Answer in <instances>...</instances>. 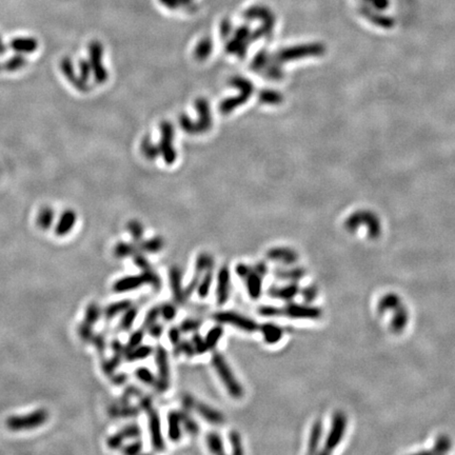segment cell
<instances>
[{
  "label": "cell",
  "mask_w": 455,
  "mask_h": 455,
  "mask_svg": "<svg viewBox=\"0 0 455 455\" xmlns=\"http://www.w3.org/2000/svg\"><path fill=\"white\" fill-rule=\"evenodd\" d=\"M213 368L221 379L227 392L234 399H240L243 396V388L241 383L234 375L231 367L226 361L225 356L221 352H214L211 358Z\"/></svg>",
  "instance_id": "6da1fadb"
},
{
  "label": "cell",
  "mask_w": 455,
  "mask_h": 455,
  "mask_svg": "<svg viewBox=\"0 0 455 455\" xmlns=\"http://www.w3.org/2000/svg\"><path fill=\"white\" fill-rule=\"evenodd\" d=\"M49 412L46 409H38L28 415L11 416L6 418L5 426L11 431H25L45 425L49 419Z\"/></svg>",
  "instance_id": "7a4b0ae2"
},
{
  "label": "cell",
  "mask_w": 455,
  "mask_h": 455,
  "mask_svg": "<svg viewBox=\"0 0 455 455\" xmlns=\"http://www.w3.org/2000/svg\"><path fill=\"white\" fill-rule=\"evenodd\" d=\"M155 364L157 368V380L154 389L158 393H164L170 388V363L167 349L162 345H157L154 349Z\"/></svg>",
  "instance_id": "3957f363"
},
{
  "label": "cell",
  "mask_w": 455,
  "mask_h": 455,
  "mask_svg": "<svg viewBox=\"0 0 455 455\" xmlns=\"http://www.w3.org/2000/svg\"><path fill=\"white\" fill-rule=\"evenodd\" d=\"M212 318L217 323L230 325L248 333H253L259 329V325L254 319L235 311H217L212 315Z\"/></svg>",
  "instance_id": "277c9868"
},
{
  "label": "cell",
  "mask_w": 455,
  "mask_h": 455,
  "mask_svg": "<svg viewBox=\"0 0 455 455\" xmlns=\"http://www.w3.org/2000/svg\"><path fill=\"white\" fill-rule=\"evenodd\" d=\"M154 275V270L149 269L142 271L139 274L124 276L113 284V291L115 293H126L137 290L145 285H150Z\"/></svg>",
  "instance_id": "5b68a950"
},
{
  "label": "cell",
  "mask_w": 455,
  "mask_h": 455,
  "mask_svg": "<svg viewBox=\"0 0 455 455\" xmlns=\"http://www.w3.org/2000/svg\"><path fill=\"white\" fill-rule=\"evenodd\" d=\"M148 417V429L150 434L152 447L155 451H163L165 449V442L162 433L161 419L157 410L154 407L146 411Z\"/></svg>",
  "instance_id": "8992f818"
},
{
  "label": "cell",
  "mask_w": 455,
  "mask_h": 455,
  "mask_svg": "<svg viewBox=\"0 0 455 455\" xmlns=\"http://www.w3.org/2000/svg\"><path fill=\"white\" fill-rule=\"evenodd\" d=\"M216 303L220 307L225 305L231 294V271L229 267L223 266L216 275Z\"/></svg>",
  "instance_id": "52a82bcc"
},
{
  "label": "cell",
  "mask_w": 455,
  "mask_h": 455,
  "mask_svg": "<svg viewBox=\"0 0 455 455\" xmlns=\"http://www.w3.org/2000/svg\"><path fill=\"white\" fill-rule=\"evenodd\" d=\"M169 281L174 303L181 305L187 302L185 297V288L182 286V273L178 266H172L169 270Z\"/></svg>",
  "instance_id": "ba28073f"
},
{
  "label": "cell",
  "mask_w": 455,
  "mask_h": 455,
  "mask_svg": "<svg viewBox=\"0 0 455 455\" xmlns=\"http://www.w3.org/2000/svg\"><path fill=\"white\" fill-rule=\"evenodd\" d=\"M193 410H195L198 415L203 417L209 424L213 426H221L225 424L226 418L221 411H218L217 409L206 404L204 401H199L196 399Z\"/></svg>",
  "instance_id": "9c48e42d"
},
{
  "label": "cell",
  "mask_w": 455,
  "mask_h": 455,
  "mask_svg": "<svg viewBox=\"0 0 455 455\" xmlns=\"http://www.w3.org/2000/svg\"><path fill=\"white\" fill-rule=\"evenodd\" d=\"M347 421L343 414H336L334 419H333V424H332L331 427V432L330 435L327 440L326 443V449L327 451H332L335 447L336 445H338L343 439L344 433H345V429H346Z\"/></svg>",
  "instance_id": "30bf717a"
},
{
  "label": "cell",
  "mask_w": 455,
  "mask_h": 455,
  "mask_svg": "<svg viewBox=\"0 0 455 455\" xmlns=\"http://www.w3.org/2000/svg\"><path fill=\"white\" fill-rule=\"evenodd\" d=\"M142 410L138 406L130 404H113L108 408V414L112 418H133L141 414Z\"/></svg>",
  "instance_id": "8fae6325"
},
{
  "label": "cell",
  "mask_w": 455,
  "mask_h": 455,
  "mask_svg": "<svg viewBox=\"0 0 455 455\" xmlns=\"http://www.w3.org/2000/svg\"><path fill=\"white\" fill-rule=\"evenodd\" d=\"M168 436L173 443H178L182 436V425L179 411L172 410L168 413Z\"/></svg>",
  "instance_id": "7c38bea8"
},
{
  "label": "cell",
  "mask_w": 455,
  "mask_h": 455,
  "mask_svg": "<svg viewBox=\"0 0 455 455\" xmlns=\"http://www.w3.org/2000/svg\"><path fill=\"white\" fill-rule=\"evenodd\" d=\"M262 278L264 277H262L260 274H258L257 272H255L252 267V271L250 272V274L243 279V281L246 282V289H247L248 295L250 296L251 300L256 301L261 296Z\"/></svg>",
  "instance_id": "4fadbf2b"
},
{
  "label": "cell",
  "mask_w": 455,
  "mask_h": 455,
  "mask_svg": "<svg viewBox=\"0 0 455 455\" xmlns=\"http://www.w3.org/2000/svg\"><path fill=\"white\" fill-rule=\"evenodd\" d=\"M77 216L75 212H73L72 210H67L65 213L61 215L60 220L55 228V233L59 237H64L65 235L69 234L72 231L73 227L76 223Z\"/></svg>",
  "instance_id": "5bb4252c"
},
{
  "label": "cell",
  "mask_w": 455,
  "mask_h": 455,
  "mask_svg": "<svg viewBox=\"0 0 455 455\" xmlns=\"http://www.w3.org/2000/svg\"><path fill=\"white\" fill-rule=\"evenodd\" d=\"M213 281H214V265L209 267L199 279V284L196 289V293L199 299L205 300L209 296L210 291H211V287L213 285Z\"/></svg>",
  "instance_id": "9a60e30c"
},
{
  "label": "cell",
  "mask_w": 455,
  "mask_h": 455,
  "mask_svg": "<svg viewBox=\"0 0 455 455\" xmlns=\"http://www.w3.org/2000/svg\"><path fill=\"white\" fill-rule=\"evenodd\" d=\"M258 330L261 332L262 335H264L266 343L271 345L278 343V341L282 339L284 334L283 329L277 325H274L272 322L262 323L261 326H259Z\"/></svg>",
  "instance_id": "2e32d148"
},
{
  "label": "cell",
  "mask_w": 455,
  "mask_h": 455,
  "mask_svg": "<svg viewBox=\"0 0 455 455\" xmlns=\"http://www.w3.org/2000/svg\"><path fill=\"white\" fill-rule=\"evenodd\" d=\"M153 353H154V348L152 346L141 344L139 346L127 351L125 355V360L128 363H134V362L146 360V358L150 357Z\"/></svg>",
  "instance_id": "e0dca14e"
},
{
  "label": "cell",
  "mask_w": 455,
  "mask_h": 455,
  "mask_svg": "<svg viewBox=\"0 0 455 455\" xmlns=\"http://www.w3.org/2000/svg\"><path fill=\"white\" fill-rule=\"evenodd\" d=\"M11 48L17 53H33L38 48V41L31 37H19L11 41Z\"/></svg>",
  "instance_id": "ac0fdd59"
},
{
  "label": "cell",
  "mask_w": 455,
  "mask_h": 455,
  "mask_svg": "<svg viewBox=\"0 0 455 455\" xmlns=\"http://www.w3.org/2000/svg\"><path fill=\"white\" fill-rule=\"evenodd\" d=\"M132 304H133V303H132V301H130V300H121V301H117V302H114L112 303H109L102 311L103 317L106 318L107 320H111L114 317H116L117 315L124 313Z\"/></svg>",
  "instance_id": "d6986e66"
},
{
  "label": "cell",
  "mask_w": 455,
  "mask_h": 455,
  "mask_svg": "<svg viewBox=\"0 0 455 455\" xmlns=\"http://www.w3.org/2000/svg\"><path fill=\"white\" fill-rule=\"evenodd\" d=\"M297 291H299V288H297L296 285H288V286L281 287V288H277L275 286L271 287L269 289L268 293H269V296L274 297V299L288 301V300H291L292 297H294Z\"/></svg>",
  "instance_id": "ffe728a7"
},
{
  "label": "cell",
  "mask_w": 455,
  "mask_h": 455,
  "mask_svg": "<svg viewBox=\"0 0 455 455\" xmlns=\"http://www.w3.org/2000/svg\"><path fill=\"white\" fill-rule=\"evenodd\" d=\"M180 419L182 429H185V431L191 436H197L200 432V427L198 423L195 421L194 417H192L191 413L187 410H180Z\"/></svg>",
  "instance_id": "44dd1931"
},
{
  "label": "cell",
  "mask_w": 455,
  "mask_h": 455,
  "mask_svg": "<svg viewBox=\"0 0 455 455\" xmlns=\"http://www.w3.org/2000/svg\"><path fill=\"white\" fill-rule=\"evenodd\" d=\"M139 309L137 305L132 304L130 308H128L121 315V318L119 321V329L124 332H128L132 329L134 322L138 316Z\"/></svg>",
  "instance_id": "7402d4cb"
},
{
  "label": "cell",
  "mask_w": 455,
  "mask_h": 455,
  "mask_svg": "<svg viewBox=\"0 0 455 455\" xmlns=\"http://www.w3.org/2000/svg\"><path fill=\"white\" fill-rule=\"evenodd\" d=\"M267 256L269 259L275 260L277 262H283V264H292L296 259L294 253L288 249L275 248L268 251Z\"/></svg>",
  "instance_id": "603a6c76"
},
{
  "label": "cell",
  "mask_w": 455,
  "mask_h": 455,
  "mask_svg": "<svg viewBox=\"0 0 455 455\" xmlns=\"http://www.w3.org/2000/svg\"><path fill=\"white\" fill-rule=\"evenodd\" d=\"M224 332L225 330H224L222 323H217V325L213 326L207 332V334L205 336V340H206V344H207L209 351H212V350L216 348L217 344L220 343L224 335Z\"/></svg>",
  "instance_id": "cb8c5ba5"
},
{
  "label": "cell",
  "mask_w": 455,
  "mask_h": 455,
  "mask_svg": "<svg viewBox=\"0 0 455 455\" xmlns=\"http://www.w3.org/2000/svg\"><path fill=\"white\" fill-rule=\"evenodd\" d=\"M209 451L213 454H225V445L222 436L217 432H209L206 436Z\"/></svg>",
  "instance_id": "d4e9b609"
},
{
  "label": "cell",
  "mask_w": 455,
  "mask_h": 455,
  "mask_svg": "<svg viewBox=\"0 0 455 455\" xmlns=\"http://www.w3.org/2000/svg\"><path fill=\"white\" fill-rule=\"evenodd\" d=\"M54 217L55 213L53 211V209L50 207H43L38 213L37 216V225L40 228L41 230H49L51 226L54 223Z\"/></svg>",
  "instance_id": "484cf974"
},
{
  "label": "cell",
  "mask_w": 455,
  "mask_h": 455,
  "mask_svg": "<svg viewBox=\"0 0 455 455\" xmlns=\"http://www.w3.org/2000/svg\"><path fill=\"white\" fill-rule=\"evenodd\" d=\"M136 253H139V250L137 244L134 243L119 242L116 244L115 248H114V255L117 258H126L133 256Z\"/></svg>",
  "instance_id": "4316f807"
},
{
  "label": "cell",
  "mask_w": 455,
  "mask_h": 455,
  "mask_svg": "<svg viewBox=\"0 0 455 455\" xmlns=\"http://www.w3.org/2000/svg\"><path fill=\"white\" fill-rule=\"evenodd\" d=\"M134 375L135 378L143 383L148 384V386H155L157 376L150 369L147 368V367H138L134 371Z\"/></svg>",
  "instance_id": "83f0119b"
},
{
  "label": "cell",
  "mask_w": 455,
  "mask_h": 455,
  "mask_svg": "<svg viewBox=\"0 0 455 455\" xmlns=\"http://www.w3.org/2000/svg\"><path fill=\"white\" fill-rule=\"evenodd\" d=\"M100 315H101V309L99 307V304L97 303L92 302L87 304V307L85 308L83 321L89 323V325L91 326H94L95 323L99 320Z\"/></svg>",
  "instance_id": "f1b7e54d"
},
{
  "label": "cell",
  "mask_w": 455,
  "mask_h": 455,
  "mask_svg": "<svg viewBox=\"0 0 455 455\" xmlns=\"http://www.w3.org/2000/svg\"><path fill=\"white\" fill-rule=\"evenodd\" d=\"M139 252H146V253H151V254H155V253L159 252L163 248V240L160 237H155L152 239L146 240L142 243L137 244Z\"/></svg>",
  "instance_id": "f546056e"
},
{
  "label": "cell",
  "mask_w": 455,
  "mask_h": 455,
  "mask_svg": "<svg viewBox=\"0 0 455 455\" xmlns=\"http://www.w3.org/2000/svg\"><path fill=\"white\" fill-rule=\"evenodd\" d=\"M28 61L22 55L17 54L10 59H7L5 63L2 65V69L4 71L7 72H16L19 71V70L23 69L25 66H27Z\"/></svg>",
  "instance_id": "4dcf8cb0"
},
{
  "label": "cell",
  "mask_w": 455,
  "mask_h": 455,
  "mask_svg": "<svg viewBox=\"0 0 455 455\" xmlns=\"http://www.w3.org/2000/svg\"><path fill=\"white\" fill-rule=\"evenodd\" d=\"M173 353L174 356H179L183 354L189 358L194 357L196 355L193 344H192L191 340L188 339H181L177 346L173 347Z\"/></svg>",
  "instance_id": "1f68e13d"
},
{
  "label": "cell",
  "mask_w": 455,
  "mask_h": 455,
  "mask_svg": "<svg viewBox=\"0 0 455 455\" xmlns=\"http://www.w3.org/2000/svg\"><path fill=\"white\" fill-rule=\"evenodd\" d=\"M204 325V319L201 318H194V317H188L185 318L179 325V329L181 333H194L197 332Z\"/></svg>",
  "instance_id": "d6a6232c"
},
{
  "label": "cell",
  "mask_w": 455,
  "mask_h": 455,
  "mask_svg": "<svg viewBox=\"0 0 455 455\" xmlns=\"http://www.w3.org/2000/svg\"><path fill=\"white\" fill-rule=\"evenodd\" d=\"M214 265V259L211 255L207 254L206 252L200 253V254L197 256L196 261H195V266H194V273L203 275L205 271Z\"/></svg>",
  "instance_id": "836d02e7"
},
{
  "label": "cell",
  "mask_w": 455,
  "mask_h": 455,
  "mask_svg": "<svg viewBox=\"0 0 455 455\" xmlns=\"http://www.w3.org/2000/svg\"><path fill=\"white\" fill-rule=\"evenodd\" d=\"M160 316L164 321H172L177 315V304L170 302H165L159 304Z\"/></svg>",
  "instance_id": "e575fe53"
},
{
  "label": "cell",
  "mask_w": 455,
  "mask_h": 455,
  "mask_svg": "<svg viewBox=\"0 0 455 455\" xmlns=\"http://www.w3.org/2000/svg\"><path fill=\"white\" fill-rule=\"evenodd\" d=\"M145 335H146V330L144 328L137 329L134 332H132V334L130 335V337L128 339V343L125 345L126 352L129 351V350L133 349V348L139 346L141 344H143V340L145 338Z\"/></svg>",
  "instance_id": "d590c367"
},
{
  "label": "cell",
  "mask_w": 455,
  "mask_h": 455,
  "mask_svg": "<svg viewBox=\"0 0 455 455\" xmlns=\"http://www.w3.org/2000/svg\"><path fill=\"white\" fill-rule=\"evenodd\" d=\"M120 431L126 437V440H137L141 439L142 436V428L136 423H132L125 426L124 428L120 429Z\"/></svg>",
  "instance_id": "8d00e7d4"
},
{
  "label": "cell",
  "mask_w": 455,
  "mask_h": 455,
  "mask_svg": "<svg viewBox=\"0 0 455 455\" xmlns=\"http://www.w3.org/2000/svg\"><path fill=\"white\" fill-rule=\"evenodd\" d=\"M126 442V437L124 434L121 433V431H117L116 433H114L110 435L107 439V447L111 450H118L120 449L122 446L125 445Z\"/></svg>",
  "instance_id": "74e56055"
},
{
  "label": "cell",
  "mask_w": 455,
  "mask_h": 455,
  "mask_svg": "<svg viewBox=\"0 0 455 455\" xmlns=\"http://www.w3.org/2000/svg\"><path fill=\"white\" fill-rule=\"evenodd\" d=\"M159 316H160L159 305H154V307L149 309L145 315V318L143 321V328L147 330L151 325H153L154 322L158 320Z\"/></svg>",
  "instance_id": "f35d334b"
},
{
  "label": "cell",
  "mask_w": 455,
  "mask_h": 455,
  "mask_svg": "<svg viewBox=\"0 0 455 455\" xmlns=\"http://www.w3.org/2000/svg\"><path fill=\"white\" fill-rule=\"evenodd\" d=\"M229 441L232 447V453L233 454H243V448H242V442H241V435L238 431L232 430L229 433Z\"/></svg>",
  "instance_id": "ab89813d"
},
{
  "label": "cell",
  "mask_w": 455,
  "mask_h": 455,
  "mask_svg": "<svg viewBox=\"0 0 455 455\" xmlns=\"http://www.w3.org/2000/svg\"><path fill=\"white\" fill-rule=\"evenodd\" d=\"M191 341H192V344H193V347L195 349L196 355H204L205 353H207L209 351L205 338L201 336L199 333H197V332H194V334H193V336H192Z\"/></svg>",
  "instance_id": "60d3db41"
},
{
  "label": "cell",
  "mask_w": 455,
  "mask_h": 455,
  "mask_svg": "<svg viewBox=\"0 0 455 455\" xmlns=\"http://www.w3.org/2000/svg\"><path fill=\"white\" fill-rule=\"evenodd\" d=\"M143 448H144L143 442L139 439H137V440H134L132 443L122 446V447L120 448V451L127 455H136L143 451Z\"/></svg>",
  "instance_id": "b9f144b4"
},
{
  "label": "cell",
  "mask_w": 455,
  "mask_h": 455,
  "mask_svg": "<svg viewBox=\"0 0 455 455\" xmlns=\"http://www.w3.org/2000/svg\"><path fill=\"white\" fill-rule=\"evenodd\" d=\"M93 326L89 325L84 321H82L79 326H78V335H79L80 339L84 343H91L93 336H94V332L92 329Z\"/></svg>",
  "instance_id": "7bdbcfd3"
},
{
  "label": "cell",
  "mask_w": 455,
  "mask_h": 455,
  "mask_svg": "<svg viewBox=\"0 0 455 455\" xmlns=\"http://www.w3.org/2000/svg\"><path fill=\"white\" fill-rule=\"evenodd\" d=\"M142 395V391L139 390L137 387L134 386H128L127 389L122 393V395L120 396L118 402L119 404H129L131 398L134 396H141Z\"/></svg>",
  "instance_id": "ee69618b"
},
{
  "label": "cell",
  "mask_w": 455,
  "mask_h": 455,
  "mask_svg": "<svg viewBox=\"0 0 455 455\" xmlns=\"http://www.w3.org/2000/svg\"><path fill=\"white\" fill-rule=\"evenodd\" d=\"M91 343L94 344L96 350H97V352L103 358L104 353H106V349H107V340L104 335L103 334H94Z\"/></svg>",
  "instance_id": "f6af8a7d"
},
{
  "label": "cell",
  "mask_w": 455,
  "mask_h": 455,
  "mask_svg": "<svg viewBox=\"0 0 455 455\" xmlns=\"http://www.w3.org/2000/svg\"><path fill=\"white\" fill-rule=\"evenodd\" d=\"M200 277H201V275L194 273L193 276H192V278H191V281L186 286V288H185V297H186L187 301L191 299L192 295L194 294V292H196V289L198 287Z\"/></svg>",
  "instance_id": "bcb514c9"
},
{
  "label": "cell",
  "mask_w": 455,
  "mask_h": 455,
  "mask_svg": "<svg viewBox=\"0 0 455 455\" xmlns=\"http://www.w3.org/2000/svg\"><path fill=\"white\" fill-rule=\"evenodd\" d=\"M275 275L281 279H296L301 276V271L296 269H277L275 271Z\"/></svg>",
  "instance_id": "7dc6e473"
},
{
  "label": "cell",
  "mask_w": 455,
  "mask_h": 455,
  "mask_svg": "<svg viewBox=\"0 0 455 455\" xmlns=\"http://www.w3.org/2000/svg\"><path fill=\"white\" fill-rule=\"evenodd\" d=\"M146 332L152 338L159 339L162 336V334L164 333V327H163L162 323H159L158 321H156V322L153 323V325H151L150 327H149L146 330Z\"/></svg>",
  "instance_id": "c3c4849f"
},
{
  "label": "cell",
  "mask_w": 455,
  "mask_h": 455,
  "mask_svg": "<svg viewBox=\"0 0 455 455\" xmlns=\"http://www.w3.org/2000/svg\"><path fill=\"white\" fill-rule=\"evenodd\" d=\"M362 12L364 14H366L367 16H370V19L375 21V22H378V23H383V24H388L390 25L391 24V19L389 18H386V17H383V16H379L378 14H375L374 12L371 11V8H369L368 6H366L364 5L362 7Z\"/></svg>",
  "instance_id": "681fc988"
},
{
  "label": "cell",
  "mask_w": 455,
  "mask_h": 455,
  "mask_svg": "<svg viewBox=\"0 0 455 455\" xmlns=\"http://www.w3.org/2000/svg\"><path fill=\"white\" fill-rule=\"evenodd\" d=\"M133 262H134V265L138 269H141L142 271H147L149 269H152L150 262H149V260L145 257V255L142 254V253H136L135 255H133Z\"/></svg>",
  "instance_id": "f907efd6"
},
{
  "label": "cell",
  "mask_w": 455,
  "mask_h": 455,
  "mask_svg": "<svg viewBox=\"0 0 455 455\" xmlns=\"http://www.w3.org/2000/svg\"><path fill=\"white\" fill-rule=\"evenodd\" d=\"M168 337H169L170 343L173 345V347L177 346L181 340V331L179 327H175V326L171 327L168 331Z\"/></svg>",
  "instance_id": "816d5d0a"
},
{
  "label": "cell",
  "mask_w": 455,
  "mask_h": 455,
  "mask_svg": "<svg viewBox=\"0 0 455 455\" xmlns=\"http://www.w3.org/2000/svg\"><path fill=\"white\" fill-rule=\"evenodd\" d=\"M195 401H196V398L193 395L185 394L182 396V399H181L182 409L187 410V411H189V412H191V411H193Z\"/></svg>",
  "instance_id": "f5cc1de1"
},
{
  "label": "cell",
  "mask_w": 455,
  "mask_h": 455,
  "mask_svg": "<svg viewBox=\"0 0 455 455\" xmlns=\"http://www.w3.org/2000/svg\"><path fill=\"white\" fill-rule=\"evenodd\" d=\"M251 271H252V267L243 264V262H239V264L235 267L236 274H237L241 279L246 278L250 274Z\"/></svg>",
  "instance_id": "db71d44e"
},
{
  "label": "cell",
  "mask_w": 455,
  "mask_h": 455,
  "mask_svg": "<svg viewBox=\"0 0 455 455\" xmlns=\"http://www.w3.org/2000/svg\"><path fill=\"white\" fill-rule=\"evenodd\" d=\"M109 379L113 384H115V386H122V384H125L127 382L128 375L126 373H114Z\"/></svg>",
  "instance_id": "11a10c76"
},
{
  "label": "cell",
  "mask_w": 455,
  "mask_h": 455,
  "mask_svg": "<svg viewBox=\"0 0 455 455\" xmlns=\"http://www.w3.org/2000/svg\"><path fill=\"white\" fill-rule=\"evenodd\" d=\"M130 232H131V234H132L134 240H136V241L141 240L142 236H143V228H142L141 225L137 224V223L131 224L130 225Z\"/></svg>",
  "instance_id": "9f6ffc18"
},
{
  "label": "cell",
  "mask_w": 455,
  "mask_h": 455,
  "mask_svg": "<svg viewBox=\"0 0 455 455\" xmlns=\"http://www.w3.org/2000/svg\"><path fill=\"white\" fill-rule=\"evenodd\" d=\"M365 1L369 2L376 10H384L390 4V0H365Z\"/></svg>",
  "instance_id": "6f0895ef"
},
{
  "label": "cell",
  "mask_w": 455,
  "mask_h": 455,
  "mask_svg": "<svg viewBox=\"0 0 455 455\" xmlns=\"http://www.w3.org/2000/svg\"><path fill=\"white\" fill-rule=\"evenodd\" d=\"M138 407L141 408L142 411H146L148 409H150L153 407V400L151 397H149V396H141V399H139V402H138Z\"/></svg>",
  "instance_id": "680465c9"
},
{
  "label": "cell",
  "mask_w": 455,
  "mask_h": 455,
  "mask_svg": "<svg viewBox=\"0 0 455 455\" xmlns=\"http://www.w3.org/2000/svg\"><path fill=\"white\" fill-rule=\"evenodd\" d=\"M253 270H254L255 272H257L258 274H260L262 277H264L268 272V267H267V265L265 264L264 261H259V262H257V264H255L254 266H253Z\"/></svg>",
  "instance_id": "91938a15"
},
{
  "label": "cell",
  "mask_w": 455,
  "mask_h": 455,
  "mask_svg": "<svg viewBox=\"0 0 455 455\" xmlns=\"http://www.w3.org/2000/svg\"><path fill=\"white\" fill-rule=\"evenodd\" d=\"M5 52H6V47L4 45L2 38L0 37V55H3Z\"/></svg>",
  "instance_id": "94428289"
},
{
  "label": "cell",
  "mask_w": 455,
  "mask_h": 455,
  "mask_svg": "<svg viewBox=\"0 0 455 455\" xmlns=\"http://www.w3.org/2000/svg\"><path fill=\"white\" fill-rule=\"evenodd\" d=\"M2 70H3L2 69V65H0V71H2Z\"/></svg>",
  "instance_id": "6125c7cd"
}]
</instances>
